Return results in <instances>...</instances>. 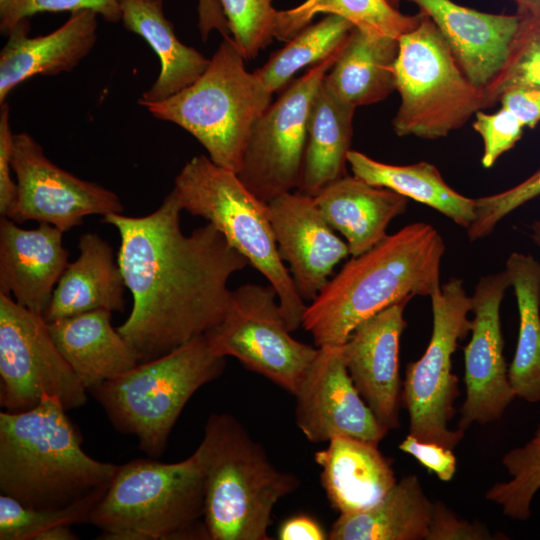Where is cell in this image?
Instances as JSON below:
<instances>
[{
    "label": "cell",
    "instance_id": "6da1fadb",
    "mask_svg": "<svg viewBox=\"0 0 540 540\" xmlns=\"http://www.w3.org/2000/svg\"><path fill=\"white\" fill-rule=\"evenodd\" d=\"M182 211L171 190L148 215L103 217L120 235L117 262L133 299L117 329L140 363L216 326L229 306L230 277L249 265L210 223L185 235Z\"/></svg>",
    "mask_w": 540,
    "mask_h": 540
},
{
    "label": "cell",
    "instance_id": "7a4b0ae2",
    "mask_svg": "<svg viewBox=\"0 0 540 540\" xmlns=\"http://www.w3.org/2000/svg\"><path fill=\"white\" fill-rule=\"evenodd\" d=\"M445 243L438 230L414 222L352 258L307 305L302 325L316 347L344 344L364 320L440 287Z\"/></svg>",
    "mask_w": 540,
    "mask_h": 540
},
{
    "label": "cell",
    "instance_id": "3957f363",
    "mask_svg": "<svg viewBox=\"0 0 540 540\" xmlns=\"http://www.w3.org/2000/svg\"><path fill=\"white\" fill-rule=\"evenodd\" d=\"M57 397L0 413V491L24 506L58 510L108 489L119 465L98 461Z\"/></svg>",
    "mask_w": 540,
    "mask_h": 540
},
{
    "label": "cell",
    "instance_id": "277c9868",
    "mask_svg": "<svg viewBox=\"0 0 540 540\" xmlns=\"http://www.w3.org/2000/svg\"><path fill=\"white\" fill-rule=\"evenodd\" d=\"M204 489L203 523L211 540H269L272 511L299 486L276 468L232 415L212 414L193 453Z\"/></svg>",
    "mask_w": 540,
    "mask_h": 540
},
{
    "label": "cell",
    "instance_id": "5b68a950",
    "mask_svg": "<svg viewBox=\"0 0 540 540\" xmlns=\"http://www.w3.org/2000/svg\"><path fill=\"white\" fill-rule=\"evenodd\" d=\"M245 60L232 37L223 38L194 83L163 101L139 104L154 117L182 127L213 163L237 174L251 130L273 94L245 69Z\"/></svg>",
    "mask_w": 540,
    "mask_h": 540
},
{
    "label": "cell",
    "instance_id": "8992f818",
    "mask_svg": "<svg viewBox=\"0 0 540 540\" xmlns=\"http://www.w3.org/2000/svg\"><path fill=\"white\" fill-rule=\"evenodd\" d=\"M202 473L194 454L176 463L135 459L118 469L89 523L106 540H175L202 536Z\"/></svg>",
    "mask_w": 540,
    "mask_h": 540
},
{
    "label": "cell",
    "instance_id": "52a82bcc",
    "mask_svg": "<svg viewBox=\"0 0 540 540\" xmlns=\"http://www.w3.org/2000/svg\"><path fill=\"white\" fill-rule=\"evenodd\" d=\"M172 191L183 211L206 219L267 279L288 329L301 327L307 305L280 256L267 203L255 197L236 173L204 155L184 165Z\"/></svg>",
    "mask_w": 540,
    "mask_h": 540
},
{
    "label": "cell",
    "instance_id": "ba28073f",
    "mask_svg": "<svg viewBox=\"0 0 540 540\" xmlns=\"http://www.w3.org/2000/svg\"><path fill=\"white\" fill-rule=\"evenodd\" d=\"M224 368L225 358L213 353L204 334L88 391L115 429L134 435L140 450L158 457L186 403Z\"/></svg>",
    "mask_w": 540,
    "mask_h": 540
},
{
    "label": "cell",
    "instance_id": "9c48e42d",
    "mask_svg": "<svg viewBox=\"0 0 540 540\" xmlns=\"http://www.w3.org/2000/svg\"><path fill=\"white\" fill-rule=\"evenodd\" d=\"M394 71L401 102L392 124L400 137H446L485 108L483 89L466 77L435 24L423 13L419 24L399 38Z\"/></svg>",
    "mask_w": 540,
    "mask_h": 540
},
{
    "label": "cell",
    "instance_id": "30bf717a",
    "mask_svg": "<svg viewBox=\"0 0 540 540\" xmlns=\"http://www.w3.org/2000/svg\"><path fill=\"white\" fill-rule=\"evenodd\" d=\"M430 298L431 338L421 358L406 366L402 403L409 414L410 435L453 449L464 431L448 427L460 394L459 379L452 373V355L459 340L470 332L472 303L459 278H451Z\"/></svg>",
    "mask_w": 540,
    "mask_h": 540
},
{
    "label": "cell",
    "instance_id": "8fae6325",
    "mask_svg": "<svg viewBox=\"0 0 540 540\" xmlns=\"http://www.w3.org/2000/svg\"><path fill=\"white\" fill-rule=\"evenodd\" d=\"M290 333L275 289L247 283L231 291L225 316L205 336L215 355L238 359L294 395L318 347L300 342Z\"/></svg>",
    "mask_w": 540,
    "mask_h": 540
},
{
    "label": "cell",
    "instance_id": "7c38bea8",
    "mask_svg": "<svg viewBox=\"0 0 540 540\" xmlns=\"http://www.w3.org/2000/svg\"><path fill=\"white\" fill-rule=\"evenodd\" d=\"M44 395L72 410L87 389L56 346L43 315L0 292V405L7 412L36 407Z\"/></svg>",
    "mask_w": 540,
    "mask_h": 540
},
{
    "label": "cell",
    "instance_id": "4fadbf2b",
    "mask_svg": "<svg viewBox=\"0 0 540 540\" xmlns=\"http://www.w3.org/2000/svg\"><path fill=\"white\" fill-rule=\"evenodd\" d=\"M343 47L294 79L255 122L237 176L259 200L298 189L311 107Z\"/></svg>",
    "mask_w": 540,
    "mask_h": 540
},
{
    "label": "cell",
    "instance_id": "5bb4252c",
    "mask_svg": "<svg viewBox=\"0 0 540 540\" xmlns=\"http://www.w3.org/2000/svg\"><path fill=\"white\" fill-rule=\"evenodd\" d=\"M12 168L17 200L8 218L15 223L36 220L66 232L86 216L123 212L116 193L58 167L26 132L14 134Z\"/></svg>",
    "mask_w": 540,
    "mask_h": 540
},
{
    "label": "cell",
    "instance_id": "9a60e30c",
    "mask_svg": "<svg viewBox=\"0 0 540 540\" xmlns=\"http://www.w3.org/2000/svg\"><path fill=\"white\" fill-rule=\"evenodd\" d=\"M511 280L506 270L483 276L471 297V338L464 348L466 398L458 429L499 420L516 397L504 357L500 307Z\"/></svg>",
    "mask_w": 540,
    "mask_h": 540
},
{
    "label": "cell",
    "instance_id": "2e32d148",
    "mask_svg": "<svg viewBox=\"0 0 540 540\" xmlns=\"http://www.w3.org/2000/svg\"><path fill=\"white\" fill-rule=\"evenodd\" d=\"M294 396L296 424L310 442L347 436L379 443L388 433L355 387L342 345L318 347Z\"/></svg>",
    "mask_w": 540,
    "mask_h": 540
},
{
    "label": "cell",
    "instance_id": "e0dca14e",
    "mask_svg": "<svg viewBox=\"0 0 540 540\" xmlns=\"http://www.w3.org/2000/svg\"><path fill=\"white\" fill-rule=\"evenodd\" d=\"M408 302L393 304L364 320L342 344L355 387L388 431L400 426V339L407 327L403 313Z\"/></svg>",
    "mask_w": 540,
    "mask_h": 540
},
{
    "label": "cell",
    "instance_id": "ac0fdd59",
    "mask_svg": "<svg viewBox=\"0 0 540 540\" xmlns=\"http://www.w3.org/2000/svg\"><path fill=\"white\" fill-rule=\"evenodd\" d=\"M267 209L297 291L303 300L312 301L335 266L350 255L348 245L335 234L312 196L297 190L284 193L269 201Z\"/></svg>",
    "mask_w": 540,
    "mask_h": 540
},
{
    "label": "cell",
    "instance_id": "d6986e66",
    "mask_svg": "<svg viewBox=\"0 0 540 540\" xmlns=\"http://www.w3.org/2000/svg\"><path fill=\"white\" fill-rule=\"evenodd\" d=\"M63 232L48 223L23 229L8 217L0 220V292L43 315L66 269Z\"/></svg>",
    "mask_w": 540,
    "mask_h": 540
},
{
    "label": "cell",
    "instance_id": "ffe728a7",
    "mask_svg": "<svg viewBox=\"0 0 540 540\" xmlns=\"http://www.w3.org/2000/svg\"><path fill=\"white\" fill-rule=\"evenodd\" d=\"M435 24L460 68L484 88L503 66L520 16L480 12L452 0H408Z\"/></svg>",
    "mask_w": 540,
    "mask_h": 540
},
{
    "label": "cell",
    "instance_id": "44dd1931",
    "mask_svg": "<svg viewBox=\"0 0 540 540\" xmlns=\"http://www.w3.org/2000/svg\"><path fill=\"white\" fill-rule=\"evenodd\" d=\"M97 17L90 10L75 12L53 32L36 37L29 36V19L16 24L0 52V105L27 79L73 70L95 46Z\"/></svg>",
    "mask_w": 540,
    "mask_h": 540
},
{
    "label": "cell",
    "instance_id": "7402d4cb",
    "mask_svg": "<svg viewBox=\"0 0 540 540\" xmlns=\"http://www.w3.org/2000/svg\"><path fill=\"white\" fill-rule=\"evenodd\" d=\"M372 441L338 436L315 453L321 483L340 514L359 512L378 503L397 483L392 460Z\"/></svg>",
    "mask_w": 540,
    "mask_h": 540
},
{
    "label": "cell",
    "instance_id": "603a6c76",
    "mask_svg": "<svg viewBox=\"0 0 540 540\" xmlns=\"http://www.w3.org/2000/svg\"><path fill=\"white\" fill-rule=\"evenodd\" d=\"M314 200L334 231L358 256L381 242L390 222L407 210L408 198L388 188L346 175L322 189Z\"/></svg>",
    "mask_w": 540,
    "mask_h": 540
},
{
    "label": "cell",
    "instance_id": "cb8c5ba5",
    "mask_svg": "<svg viewBox=\"0 0 540 540\" xmlns=\"http://www.w3.org/2000/svg\"><path fill=\"white\" fill-rule=\"evenodd\" d=\"M48 327L59 351L87 391L140 363L133 348L112 326L110 311L85 312L49 322Z\"/></svg>",
    "mask_w": 540,
    "mask_h": 540
},
{
    "label": "cell",
    "instance_id": "d4e9b609",
    "mask_svg": "<svg viewBox=\"0 0 540 540\" xmlns=\"http://www.w3.org/2000/svg\"><path fill=\"white\" fill-rule=\"evenodd\" d=\"M79 256L61 275L43 314L46 322L94 310L122 312L126 284L112 247L99 235L83 234Z\"/></svg>",
    "mask_w": 540,
    "mask_h": 540
},
{
    "label": "cell",
    "instance_id": "484cf974",
    "mask_svg": "<svg viewBox=\"0 0 540 540\" xmlns=\"http://www.w3.org/2000/svg\"><path fill=\"white\" fill-rule=\"evenodd\" d=\"M124 27L142 37L158 56L159 76L138 103L163 101L194 83L207 69V59L177 38L163 11V0H122Z\"/></svg>",
    "mask_w": 540,
    "mask_h": 540
},
{
    "label": "cell",
    "instance_id": "4316f807",
    "mask_svg": "<svg viewBox=\"0 0 540 540\" xmlns=\"http://www.w3.org/2000/svg\"><path fill=\"white\" fill-rule=\"evenodd\" d=\"M399 39L353 28L324 84L354 108L385 100L394 90Z\"/></svg>",
    "mask_w": 540,
    "mask_h": 540
},
{
    "label": "cell",
    "instance_id": "83f0119b",
    "mask_svg": "<svg viewBox=\"0 0 540 540\" xmlns=\"http://www.w3.org/2000/svg\"><path fill=\"white\" fill-rule=\"evenodd\" d=\"M433 503L416 475L402 478L372 507L340 514L331 540H427Z\"/></svg>",
    "mask_w": 540,
    "mask_h": 540
},
{
    "label": "cell",
    "instance_id": "f1b7e54d",
    "mask_svg": "<svg viewBox=\"0 0 540 540\" xmlns=\"http://www.w3.org/2000/svg\"><path fill=\"white\" fill-rule=\"evenodd\" d=\"M355 109L322 82L311 107L297 191L314 197L329 184L348 175L346 163L351 150Z\"/></svg>",
    "mask_w": 540,
    "mask_h": 540
},
{
    "label": "cell",
    "instance_id": "f546056e",
    "mask_svg": "<svg viewBox=\"0 0 540 540\" xmlns=\"http://www.w3.org/2000/svg\"><path fill=\"white\" fill-rule=\"evenodd\" d=\"M347 162L354 176L425 204L466 230L475 219V199L451 188L433 164L391 165L354 150L348 152Z\"/></svg>",
    "mask_w": 540,
    "mask_h": 540
},
{
    "label": "cell",
    "instance_id": "4dcf8cb0",
    "mask_svg": "<svg viewBox=\"0 0 540 540\" xmlns=\"http://www.w3.org/2000/svg\"><path fill=\"white\" fill-rule=\"evenodd\" d=\"M514 289L519 332L508 377L516 397L540 401V263L531 255L514 252L506 262Z\"/></svg>",
    "mask_w": 540,
    "mask_h": 540
},
{
    "label": "cell",
    "instance_id": "1f68e13d",
    "mask_svg": "<svg viewBox=\"0 0 540 540\" xmlns=\"http://www.w3.org/2000/svg\"><path fill=\"white\" fill-rule=\"evenodd\" d=\"M340 16L368 34L399 39L422 18L402 14L387 0H305L296 7L277 11L274 37L288 41L320 14Z\"/></svg>",
    "mask_w": 540,
    "mask_h": 540
},
{
    "label": "cell",
    "instance_id": "d6a6232c",
    "mask_svg": "<svg viewBox=\"0 0 540 540\" xmlns=\"http://www.w3.org/2000/svg\"><path fill=\"white\" fill-rule=\"evenodd\" d=\"M353 28V24L346 19L329 14L288 40L254 73L270 92H277L300 69L313 66L339 51Z\"/></svg>",
    "mask_w": 540,
    "mask_h": 540
},
{
    "label": "cell",
    "instance_id": "836d02e7",
    "mask_svg": "<svg viewBox=\"0 0 540 540\" xmlns=\"http://www.w3.org/2000/svg\"><path fill=\"white\" fill-rule=\"evenodd\" d=\"M502 464L511 478L494 484L485 498L499 505L504 515L528 520L532 499L540 489V423L525 445L503 456Z\"/></svg>",
    "mask_w": 540,
    "mask_h": 540
},
{
    "label": "cell",
    "instance_id": "e575fe53",
    "mask_svg": "<svg viewBox=\"0 0 540 540\" xmlns=\"http://www.w3.org/2000/svg\"><path fill=\"white\" fill-rule=\"evenodd\" d=\"M520 18L503 66L483 88L485 108L499 102L507 92L540 88V16Z\"/></svg>",
    "mask_w": 540,
    "mask_h": 540
},
{
    "label": "cell",
    "instance_id": "d590c367",
    "mask_svg": "<svg viewBox=\"0 0 540 540\" xmlns=\"http://www.w3.org/2000/svg\"><path fill=\"white\" fill-rule=\"evenodd\" d=\"M106 491L58 510L31 509L16 499L1 494L0 539L34 540L40 532L55 525L88 522L91 512Z\"/></svg>",
    "mask_w": 540,
    "mask_h": 540
},
{
    "label": "cell",
    "instance_id": "8d00e7d4",
    "mask_svg": "<svg viewBox=\"0 0 540 540\" xmlns=\"http://www.w3.org/2000/svg\"><path fill=\"white\" fill-rule=\"evenodd\" d=\"M232 39L246 60L255 58L274 38L277 11L273 0H219Z\"/></svg>",
    "mask_w": 540,
    "mask_h": 540
},
{
    "label": "cell",
    "instance_id": "74e56055",
    "mask_svg": "<svg viewBox=\"0 0 540 540\" xmlns=\"http://www.w3.org/2000/svg\"><path fill=\"white\" fill-rule=\"evenodd\" d=\"M122 0H0V30L8 35L16 24L45 12L90 10L107 22L121 21Z\"/></svg>",
    "mask_w": 540,
    "mask_h": 540
},
{
    "label": "cell",
    "instance_id": "f35d334b",
    "mask_svg": "<svg viewBox=\"0 0 540 540\" xmlns=\"http://www.w3.org/2000/svg\"><path fill=\"white\" fill-rule=\"evenodd\" d=\"M540 195V169L518 185L475 199V219L467 229L470 241L493 232L496 225L509 213Z\"/></svg>",
    "mask_w": 540,
    "mask_h": 540
},
{
    "label": "cell",
    "instance_id": "ab89813d",
    "mask_svg": "<svg viewBox=\"0 0 540 540\" xmlns=\"http://www.w3.org/2000/svg\"><path fill=\"white\" fill-rule=\"evenodd\" d=\"M524 127L519 118L503 106L494 113L477 111L473 129L483 140L482 166L484 168L493 166L503 153L520 140Z\"/></svg>",
    "mask_w": 540,
    "mask_h": 540
},
{
    "label": "cell",
    "instance_id": "60d3db41",
    "mask_svg": "<svg viewBox=\"0 0 540 540\" xmlns=\"http://www.w3.org/2000/svg\"><path fill=\"white\" fill-rule=\"evenodd\" d=\"M494 539L480 523L462 520L441 502L433 503L427 540Z\"/></svg>",
    "mask_w": 540,
    "mask_h": 540
},
{
    "label": "cell",
    "instance_id": "b9f144b4",
    "mask_svg": "<svg viewBox=\"0 0 540 540\" xmlns=\"http://www.w3.org/2000/svg\"><path fill=\"white\" fill-rule=\"evenodd\" d=\"M399 449L414 457L429 473L439 480L450 481L456 473L457 459L452 449L435 442L422 441L408 434Z\"/></svg>",
    "mask_w": 540,
    "mask_h": 540
},
{
    "label": "cell",
    "instance_id": "7bdbcfd3",
    "mask_svg": "<svg viewBox=\"0 0 540 540\" xmlns=\"http://www.w3.org/2000/svg\"><path fill=\"white\" fill-rule=\"evenodd\" d=\"M10 109L5 102L0 108V214L9 217L17 200V183L12 179L14 134L10 125Z\"/></svg>",
    "mask_w": 540,
    "mask_h": 540
},
{
    "label": "cell",
    "instance_id": "ee69618b",
    "mask_svg": "<svg viewBox=\"0 0 540 540\" xmlns=\"http://www.w3.org/2000/svg\"><path fill=\"white\" fill-rule=\"evenodd\" d=\"M499 102L513 112L525 127L534 128L540 122V88L507 92Z\"/></svg>",
    "mask_w": 540,
    "mask_h": 540
},
{
    "label": "cell",
    "instance_id": "f6af8a7d",
    "mask_svg": "<svg viewBox=\"0 0 540 540\" xmlns=\"http://www.w3.org/2000/svg\"><path fill=\"white\" fill-rule=\"evenodd\" d=\"M280 540H324L328 533L313 518L297 515L286 519L278 529Z\"/></svg>",
    "mask_w": 540,
    "mask_h": 540
},
{
    "label": "cell",
    "instance_id": "bcb514c9",
    "mask_svg": "<svg viewBox=\"0 0 540 540\" xmlns=\"http://www.w3.org/2000/svg\"><path fill=\"white\" fill-rule=\"evenodd\" d=\"M198 29L203 41L217 30L223 38L231 37L230 29L219 0H197Z\"/></svg>",
    "mask_w": 540,
    "mask_h": 540
},
{
    "label": "cell",
    "instance_id": "7dc6e473",
    "mask_svg": "<svg viewBox=\"0 0 540 540\" xmlns=\"http://www.w3.org/2000/svg\"><path fill=\"white\" fill-rule=\"evenodd\" d=\"M77 535L69 524H59L40 532L34 540H75Z\"/></svg>",
    "mask_w": 540,
    "mask_h": 540
},
{
    "label": "cell",
    "instance_id": "c3c4849f",
    "mask_svg": "<svg viewBox=\"0 0 540 540\" xmlns=\"http://www.w3.org/2000/svg\"><path fill=\"white\" fill-rule=\"evenodd\" d=\"M520 16H540V0H513Z\"/></svg>",
    "mask_w": 540,
    "mask_h": 540
},
{
    "label": "cell",
    "instance_id": "681fc988",
    "mask_svg": "<svg viewBox=\"0 0 540 540\" xmlns=\"http://www.w3.org/2000/svg\"><path fill=\"white\" fill-rule=\"evenodd\" d=\"M531 238L533 241L537 244V246L540 248V220H536L531 225Z\"/></svg>",
    "mask_w": 540,
    "mask_h": 540
}]
</instances>
